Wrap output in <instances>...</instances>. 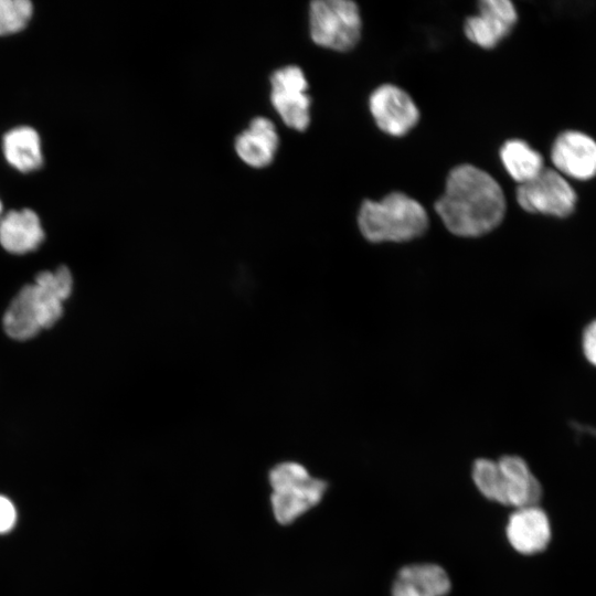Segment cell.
<instances>
[{
	"instance_id": "cell-1",
	"label": "cell",
	"mask_w": 596,
	"mask_h": 596,
	"mask_svg": "<svg viewBox=\"0 0 596 596\" xmlns=\"http://www.w3.org/2000/svg\"><path fill=\"white\" fill-rule=\"evenodd\" d=\"M435 211L451 234L478 237L500 225L505 198L489 173L466 163L449 172L445 191L435 202Z\"/></svg>"
},
{
	"instance_id": "cell-2",
	"label": "cell",
	"mask_w": 596,
	"mask_h": 596,
	"mask_svg": "<svg viewBox=\"0 0 596 596\" xmlns=\"http://www.w3.org/2000/svg\"><path fill=\"white\" fill-rule=\"evenodd\" d=\"M72 285V275L65 266L40 273L34 284L24 286L8 307L3 317L7 334L28 340L52 327L62 316L63 301L70 296Z\"/></svg>"
},
{
	"instance_id": "cell-3",
	"label": "cell",
	"mask_w": 596,
	"mask_h": 596,
	"mask_svg": "<svg viewBox=\"0 0 596 596\" xmlns=\"http://www.w3.org/2000/svg\"><path fill=\"white\" fill-rule=\"evenodd\" d=\"M428 215L419 202L402 192H392L381 201L365 200L358 214L361 234L371 243H402L423 235Z\"/></svg>"
},
{
	"instance_id": "cell-4",
	"label": "cell",
	"mask_w": 596,
	"mask_h": 596,
	"mask_svg": "<svg viewBox=\"0 0 596 596\" xmlns=\"http://www.w3.org/2000/svg\"><path fill=\"white\" fill-rule=\"evenodd\" d=\"M471 477L483 497L514 509L538 504L542 497L539 480L525 460L515 455L498 460L478 458L472 464Z\"/></svg>"
},
{
	"instance_id": "cell-5",
	"label": "cell",
	"mask_w": 596,
	"mask_h": 596,
	"mask_svg": "<svg viewBox=\"0 0 596 596\" xmlns=\"http://www.w3.org/2000/svg\"><path fill=\"white\" fill-rule=\"evenodd\" d=\"M269 483L274 515L284 525L317 505L328 488L324 480L312 477L302 465L294 461L276 465L269 472Z\"/></svg>"
},
{
	"instance_id": "cell-6",
	"label": "cell",
	"mask_w": 596,
	"mask_h": 596,
	"mask_svg": "<svg viewBox=\"0 0 596 596\" xmlns=\"http://www.w3.org/2000/svg\"><path fill=\"white\" fill-rule=\"evenodd\" d=\"M361 28L360 10L353 1L316 0L310 3V36L319 46L350 51L360 40Z\"/></svg>"
},
{
	"instance_id": "cell-7",
	"label": "cell",
	"mask_w": 596,
	"mask_h": 596,
	"mask_svg": "<svg viewBox=\"0 0 596 596\" xmlns=\"http://www.w3.org/2000/svg\"><path fill=\"white\" fill-rule=\"evenodd\" d=\"M517 201L526 212L566 217L574 212L577 196L565 177L544 168L532 180L519 184Z\"/></svg>"
},
{
	"instance_id": "cell-8",
	"label": "cell",
	"mask_w": 596,
	"mask_h": 596,
	"mask_svg": "<svg viewBox=\"0 0 596 596\" xmlns=\"http://www.w3.org/2000/svg\"><path fill=\"white\" fill-rule=\"evenodd\" d=\"M273 107L284 123L296 130H305L310 123V96L302 70L288 65L275 71L270 77Z\"/></svg>"
},
{
	"instance_id": "cell-9",
	"label": "cell",
	"mask_w": 596,
	"mask_h": 596,
	"mask_svg": "<svg viewBox=\"0 0 596 596\" xmlns=\"http://www.w3.org/2000/svg\"><path fill=\"white\" fill-rule=\"evenodd\" d=\"M370 111L377 127L391 136H403L416 126L419 110L402 88L384 84L370 96Z\"/></svg>"
},
{
	"instance_id": "cell-10",
	"label": "cell",
	"mask_w": 596,
	"mask_h": 596,
	"mask_svg": "<svg viewBox=\"0 0 596 596\" xmlns=\"http://www.w3.org/2000/svg\"><path fill=\"white\" fill-rule=\"evenodd\" d=\"M551 160L563 177L589 180L596 177V141L577 130L560 134L551 148Z\"/></svg>"
},
{
	"instance_id": "cell-11",
	"label": "cell",
	"mask_w": 596,
	"mask_h": 596,
	"mask_svg": "<svg viewBox=\"0 0 596 596\" xmlns=\"http://www.w3.org/2000/svg\"><path fill=\"white\" fill-rule=\"evenodd\" d=\"M478 8L479 13L466 20L465 34L472 43L483 49H492L515 25L517 10L509 0H482Z\"/></svg>"
},
{
	"instance_id": "cell-12",
	"label": "cell",
	"mask_w": 596,
	"mask_h": 596,
	"mask_svg": "<svg viewBox=\"0 0 596 596\" xmlns=\"http://www.w3.org/2000/svg\"><path fill=\"white\" fill-rule=\"evenodd\" d=\"M505 535L510 545L520 554L542 552L551 540V525L538 504L514 509L508 519Z\"/></svg>"
},
{
	"instance_id": "cell-13",
	"label": "cell",
	"mask_w": 596,
	"mask_h": 596,
	"mask_svg": "<svg viewBox=\"0 0 596 596\" xmlns=\"http://www.w3.org/2000/svg\"><path fill=\"white\" fill-rule=\"evenodd\" d=\"M451 589L447 572L434 563L403 566L392 585V596H446Z\"/></svg>"
},
{
	"instance_id": "cell-14",
	"label": "cell",
	"mask_w": 596,
	"mask_h": 596,
	"mask_svg": "<svg viewBox=\"0 0 596 596\" xmlns=\"http://www.w3.org/2000/svg\"><path fill=\"white\" fill-rule=\"evenodd\" d=\"M43 240L40 219L30 209L11 210L0 219V244L12 254L32 252Z\"/></svg>"
},
{
	"instance_id": "cell-15",
	"label": "cell",
	"mask_w": 596,
	"mask_h": 596,
	"mask_svg": "<svg viewBox=\"0 0 596 596\" xmlns=\"http://www.w3.org/2000/svg\"><path fill=\"white\" fill-rule=\"evenodd\" d=\"M279 138L274 124L265 117L254 118L235 141L237 156L248 166H268L278 148Z\"/></svg>"
},
{
	"instance_id": "cell-16",
	"label": "cell",
	"mask_w": 596,
	"mask_h": 596,
	"mask_svg": "<svg viewBox=\"0 0 596 596\" xmlns=\"http://www.w3.org/2000/svg\"><path fill=\"white\" fill-rule=\"evenodd\" d=\"M3 155L7 161L21 172H31L43 164L41 140L35 129L20 126L3 136Z\"/></svg>"
},
{
	"instance_id": "cell-17",
	"label": "cell",
	"mask_w": 596,
	"mask_h": 596,
	"mask_svg": "<svg viewBox=\"0 0 596 596\" xmlns=\"http://www.w3.org/2000/svg\"><path fill=\"white\" fill-rule=\"evenodd\" d=\"M500 159L519 184L532 180L545 168L543 156L521 139L505 141L500 149Z\"/></svg>"
},
{
	"instance_id": "cell-18",
	"label": "cell",
	"mask_w": 596,
	"mask_h": 596,
	"mask_svg": "<svg viewBox=\"0 0 596 596\" xmlns=\"http://www.w3.org/2000/svg\"><path fill=\"white\" fill-rule=\"evenodd\" d=\"M29 0H0V35L17 33L25 28L32 15Z\"/></svg>"
},
{
	"instance_id": "cell-19",
	"label": "cell",
	"mask_w": 596,
	"mask_h": 596,
	"mask_svg": "<svg viewBox=\"0 0 596 596\" xmlns=\"http://www.w3.org/2000/svg\"><path fill=\"white\" fill-rule=\"evenodd\" d=\"M18 521V510L13 501L0 494V534H7L12 531Z\"/></svg>"
},
{
	"instance_id": "cell-20",
	"label": "cell",
	"mask_w": 596,
	"mask_h": 596,
	"mask_svg": "<svg viewBox=\"0 0 596 596\" xmlns=\"http://www.w3.org/2000/svg\"><path fill=\"white\" fill-rule=\"evenodd\" d=\"M583 351L588 362L596 366V320L584 330Z\"/></svg>"
},
{
	"instance_id": "cell-21",
	"label": "cell",
	"mask_w": 596,
	"mask_h": 596,
	"mask_svg": "<svg viewBox=\"0 0 596 596\" xmlns=\"http://www.w3.org/2000/svg\"><path fill=\"white\" fill-rule=\"evenodd\" d=\"M1 210H2V204H1V201H0V214H1Z\"/></svg>"
}]
</instances>
